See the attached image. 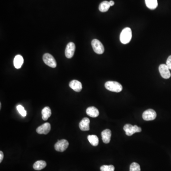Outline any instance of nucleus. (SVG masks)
<instances>
[{
	"label": "nucleus",
	"instance_id": "obj_1",
	"mask_svg": "<svg viewBox=\"0 0 171 171\" xmlns=\"http://www.w3.org/2000/svg\"><path fill=\"white\" fill-rule=\"evenodd\" d=\"M132 37V31L130 28L126 27L123 29L120 35V40L121 43L126 44L129 43Z\"/></svg>",
	"mask_w": 171,
	"mask_h": 171
},
{
	"label": "nucleus",
	"instance_id": "obj_2",
	"mask_svg": "<svg viewBox=\"0 0 171 171\" xmlns=\"http://www.w3.org/2000/svg\"><path fill=\"white\" fill-rule=\"evenodd\" d=\"M105 87L109 91L114 92H120L123 89L122 85L116 81H108L105 84Z\"/></svg>",
	"mask_w": 171,
	"mask_h": 171
},
{
	"label": "nucleus",
	"instance_id": "obj_3",
	"mask_svg": "<svg viewBox=\"0 0 171 171\" xmlns=\"http://www.w3.org/2000/svg\"><path fill=\"white\" fill-rule=\"evenodd\" d=\"M124 131L126 132V134L128 136H131L135 133L141 132L142 129L141 127H139L136 125L132 126L131 124H126L124 126Z\"/></svg>",
	"mask_w": 171,
	"mask_h": 171
},
{
	"label": "nucleus",
	"instance_id": "obj_4",
	"mask_svg": "<svg viewBox=\"0 0 171 171\" xmlns=\"http://www.w3.org/2000/svg\"><path fill=\"white\" fill-rule=\"evenodd\" d=\"M91 45L94 51L98 54H102L105 51L104 47L102 43L97 39H94L91 42Z\"/></svg>",
	"mask_w": 171,
	"mask_h": 171
},
{
	"label": "nucleus",
	"instance_id": "obj_5",
	"mask_svg": "<svg viewBox=\"0 0 171 171\" xmlns=\"http://www.w3.org/2000/svg\"><path fill=\"white\" fill-rule=\"evenodd\" d=\"M43 61L45 64L52 68L56 67L57 63L54 58L49 53H45L43 56Z\"/></svg>",
	"mask_w": 171,
	"mask_h": 171
},
{
	"label": "nucleus",
	"instance_id": "obj_6",
	"mask_svg": "<svg viewBox=\"0 0 171 171\" xmlns=\"http://www.w3.org/2000/svg\"><path fill=\"white\" fill-rule=\"evenodd\" d=\"M69 143L68 141L66 140L62 139L61 140H58V141L55 143L54 148L58 152H63L69 147Z\"/></svg>",
	"mask_w": 171,
	"mask_h": 171
},
{
	"label": "nucleus",
	"instance_id": "obj_7",
	"mask_svg": "<svg viewBox=\"0 0 171 171\" xmlns=\"http://www.w3.org/2000/svg\"><path fill=\"white\" fill-rule=\"evenodd\" d=\"M143 118L146 121H151L154 120L156 118V113L152 109L147 110L143 112L142 115Z\"/></svg>",
	"mask_w": 171,
	"mask_h": 171
},
{
	"label": "nucleus",
	"instance_id": "obj_8",
	"mask_svg": "<svg viewBox=\"0 0 171 171\" xmlns=\"http://www.w3.org/2000/svg\"><path fill=\"white\" fill-rule=\"evenodd\" d=\"M75 44L73 42H71L68 43L65 49V56L67 58H71L73 57L75 53Z\"/></svg>",
	"mask_w": 171,
	"mask_h": 171
},
{
	"label": "nucleus",
	"instance_id": "obj_9",
	"mask_svg": "<svg viewBox=\"0 0 171 171\" xmlns=\"http://www.w3.org/2000/svg\"><path fill=\"white\" fill-rule=\"evenodd\" d=\"M170 69L166 64H161L159 66V71L162 77L164 79H168L171 77Z\"/></svg>",
	"mask_w": 171,
	"mask_h": 171
},
{
	"label": "nucleus",
	"instance_id": "obj_10",
	"mask_svg": "<svg viewBox=\"0 0 171 171\" xmlns=\"http://www.w3.org/2000/svg\"><path fill=\"white\" fill-rule=\"evenodd\" d=\"M50 129V124L49 123H45L39 126L36 129V132L39 134L47 135L49 132Z\"/></svg>",
	"mask_w": 171,
	"mask_h": 171
},
{
	"label": "nucleus",
	"instance_id": "obj_11",
	"mask_svg": "<svg viewBox=\"0 0 171 171\" xmlns=\"http://www.w3.org/2000/svg\"><path fill=\"white\" fill-rule=\"evenodd\" d=\"M70 88L74 91L79 92L82 89V85L80 81L77 80H73L70 82L69 84Z\"/></svg>",
	"mask_w": 171,
	"mask_h": 171
},
{
	"label": "nucleus",
	"instance_id": "obj_12",
	"mask_svg": "<svg viewBox=\"0 0 171 171\" xmlns=\"http://www.w3.org/2000/svg\"><path fill=\"white\" fill-rule=\"evenodd\" d=\"M89 124L90 120L89 118H84L79 124V127L82 131H88L89 130Z\"/></svg>",
	"mask_w": 171,
	"mask_h": 171
},
{
	"label": "nucleus",
	"instance_id": "obj_13",
	"mask_svg": "<svg viewBox=\"0 0 171 171\" xmlns=\"http://www.w3.org/2000/svg\"><path fill=\"white\" fill-rule=\"evenodd\" d=\"M101 136L103 142L104 143H109L110 141L111 137V131L110 129H105L102 132Z\"/></svg>",
	"mask_w": 171,
	"mask_h": 171
},
{
	"label": "nucleus",
	"instance_id": "obj_14",
	"mask_svg": "<svg viewBox=\"0 0 171 171\" xmlns=\"http://www.w3.org/2000/svg\"><path fill=\"white\" fill-rule=\"evenodd\" d=\"M86 113L88 116L91 118H96L100 114L99 111L95 107H90L88 108L86 110Z\"/></svg>",
	"mask_w": 171,
	"mask_h": 171
},
{
	"label": "nucleus",
	"instance_id": "obj_15",
	"mask_svg": "<svg viewBox=\"0 0 171 171\" xmlns=\"http://www.w3.org/2000/svg\"><path fill=\"white\" fill-rule=\"evenodd\" d=\"M24 58L22 56L18 55L14 58V64L15 68L17 69H20L24 63Z\"/></svg>",
	"mask_w": 171,
	"mask_h": 171
},
{
	"label": "nucleus",
	"instance_id": "obj_16",
	"mask_svg": "<svg viewBox=\"0 0 171 171\" xmlns=\"http://www.w3.org/2000/svg\"><path fill=\"white\" fill-rule=\"evenodd\" d=\"M42 119L44 121H46L51 116V111L49 107H46L42 109L41 112Z\"/></svg>",
	"mask_w": 171,
	"mask_h": 171
},
{
	"label": "nucleus",
	"instance_id": "obj_17",
	"mask_svg": "<svg viewBox=\"0 0 171 171\" xmlns=\"http://www.w3.org/2000/svg\"><path fill=\"white\" fill-rule=\"evenodd\" d=\"M46 162L45 161L39 160L34 163V165H33V167L34 168V170L39 171V170H41L44 169L46 166Z\"/></svg>",
	"mask_w": 171,
	"mask_h": 171
},
{
	"label": "nucleus",
	"instance_id": "obj_18",
	"mask_svg": "<svg viewBox=\"0 0 171 171\" xmlns=\"http://www.w3.org/2000/svg\"><path fill=\"white\" fill-rule=\"evenodd\" d=\"M146 5L151 10H155L157 7V0H145Z\"/></svg>",
	"mask_w": 171,
	"mask_h": 171
},
{
	"label": "nucleus",
	"instance_id": "obj_19",
	"mask_svg": "<svg viewBox=\"0 0 171 171\" xmlns=\"http://www.w3.org/2000/svg\"><path fill=\"white\" fill-rule=\"evenodd\" d=\"M110 5L109 2L108 1H104L100 4L99 6V10L101 12H105L108 11L109 9Z\"/></svg>",
	"mask_w": 171,
	"mask_h": 171
},
{
	"label": "nucleus",
	"instance_id": "obj_20",
	"mask_svg": "<svg viewBox=\"0 0 171 171\" xmlns=\"http://www.w3.org/2000/svg\"><path fill=\"white\" fill-rule=\"evenodd\" d=\"M88 139L93 146L96 147L98 144L99 140L98 137L96 135H89L88 136Z\"/></svg>",
	"mask_w": 171,
	"mask_h": 171
},
{
	"label": "nucleus",
	"instance_id": "obj_21",
	"mask_svg": "<svg viewBox=\"0 0 171 171\" xmlns=\"http://www.w3.org/2000/svg\"><path fill=\"white\" fill-rule=\"evenodd\" d=\"M140 171V166L139 164L136 163H133L131 164L130 166V171Z\"/></svg>",
	"mask_w": 171,
	"mask_h": 171
},
{
	"label": "nucleus",
	"instance_id": "obj_22",
	"mask_svg": "<svg viewBox=\"0 0 171 171\" xmlns=\"http://www.w3.org/2000/svg\"><path fill=\"white\" fill-rule=\"evenodd\" d=\"M101 171H114L115 167L113 165H104L100 167Z\"/></svg>",
	"mask_w": 171,
	"mask_h": 171
},
{
	"label": "nucleus",
	"instance_id": "obj_23",
	"mask_svg": "<svg viewBox=\"0 0 171 171\" xmlns=\"http://www.w3.org/2000/svg\"><path fill=\"white\" fill-rule=\"evenodd\" d=\"M17 109L19 113L21 114L23 117H24L27 115V113L25 110L24 108L22 105H18L17 106Z\"/></svg>",
	"mask_w": 171,
	"mask_h": 171
},
{
	"label": "nucleus",
	"instance_id": "obj_24",
	"mask_svg": "<svg viewBox=\"0 0 171 171\" xmlns=\"http://www.w3.org/2000/svg\"><path fill=\"white\" fill-rule=\"evenodd\" d=\"M166 65L170 70H171V55L168 57L166 61Z\"/></svg>",
	"mask_w": 171,
	"mask_h": 171
},
{
	"label": "nucleus",
	"instance_id": "obj_25",
	"mask_svg": "<svg viewBox=\"0 0 171 171\" xmlns=\"http://www.w3.org/2000/svg\"><path fill=\"white\" fill-rule=\"evenodd\" d=\"M3 157H4V155H3V152L2 151H0V163H2V162Z\"/></svg>",
	"mask_w": 171,
	"mask_h": 171
},
{
	"label": "nucleus",
	"instance_id": "obj_26",
	"mask_svg": "<svg viewBox=\"0 0 171 171\" xmlns=\"http://www.w3.org/2000/svg\"><path fill=\"white\" fill-rule=\"evenodd\" d=\"M109 4L110 6H112L115 4V2H114L113 1H110L109 2Z\"/></svg>",
	"mask_w": 171,
	"mask_h": 171
}]
</instances>
